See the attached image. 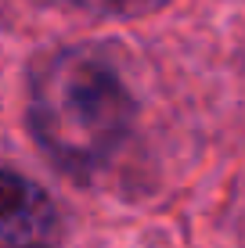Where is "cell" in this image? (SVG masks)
Masks as SVG:
<instances>
[{
    "instance_id": "1",
    "label": "cell",
    "mask_w": 245,
    "mask_h": 248,
    "mask_svg": "<svg viewBox=\"0 0 245 248\" xmlns=\"http://www.w3.org/2000/svg\"><path fill=\"white\" fill-rule=\"evenodd\" d=\"M29 119L50 158L87 173L119 148L133 119V101L108 58L76 47L40 68Z\"/></svg>"
},
{
    "instance_id": "2",
    "label": "cell",
    "mask_w": 245,
    "mask_h": 248,
    "mask_svg": "<svg viewBox=\"0 0 245 248\" xmlns=\"http://www.w3.org/2000/svg\"><path fill=\"white\" fill-rule=\"evenodd\" d=\"M54 202L25 176L0 169V248H54Z\"/></svg>"
},
{
    "instance_id": "3",
    "label": "cell",
    "mask_w": 245,
    "mask_h": 248,
    "mask_svg": "<svg viewBox=\"0 0 245 248\" xmlns=\"http://www.w3.org/2000/svg\"><path fill=\"white\" fill-rule=\"evenodd\" d=\"M80 4L98 7V11H108V15H141V11L159 7L163 0H80Z\"/></svg>"
}]
</instances>
